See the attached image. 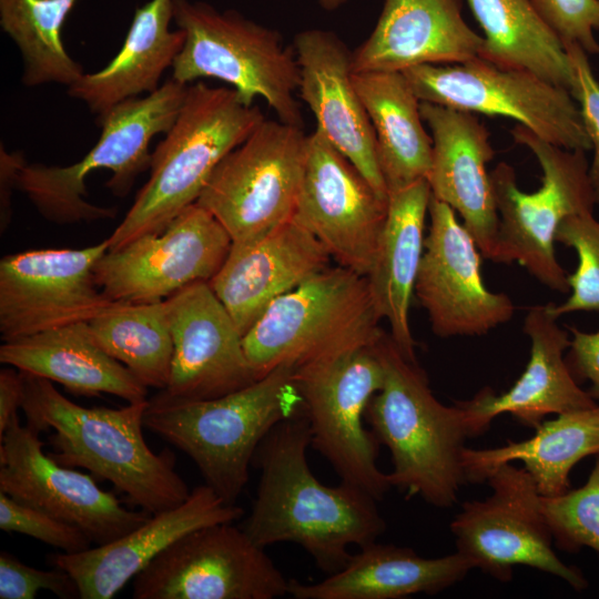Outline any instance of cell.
Returning <instances> with one entry per match:
<instances>
[{"label":"cell","mask_w":599,"mask_h":599,"mask_svg":"<svg viewBox=\"0 0 599 599\" xmlns=\"http://www.w3.org/2000/svg\"><path fill=\"white\" fill-rule=\"evenodd\" d=\"M294 379L311 446L331 464L341 483L383 499L393 487L388 474L377 466L380 444L364 425L367 405L385 379L376 344L294 369Z\"/></svg>","instance_id":"30bf717a"},{"label":"cell","mask_w":599,"mask_h":599,"mask_svg":"<svg viewBox=\"0 0 599 599\" xmlns=\"http://www.w3.org/2000/svg\"><path fill=\"white\" fill-rule=\"evenodd\" d=\"M557 321L547 305L530 307L522 328L530 339V355L520 377L500 395L486 387L471 399L458 402L466 413L469 437L484 434L504 413L535 429L547 415L598 404L579 386L567 364L570 334Z\"/></svg>","instance_id":"d4e9b609"},{"label":"cell","mask_w":599,"mask_h":599,"mask_svg":"<svg viewBox=\"0 0 599 599\" xmlns=\"http://www.w3.org/2000/svg\"><path fill=\"white\" fill-rule=\"evenodd\" d=\"M95 343L146 387L164 389L173 358L165 301L112 302L88 322Z\"/></svg>","instance_id":"836d02e7"},{"label":"cell","mask_w":599,"mask_h":599,"mask_svg":"<svg viewBox=\"0 0 599 599\" xmlns=\"http://www.w3.org/2000/svg\"><path fill=\"white\" fill-rule=\"evenodd\" d=\"M173 358L159 403L212 399L256 380L243 335L209 282L193 283L165 300Z\"/></svg>","instance_id":"ffe728a7"},{"label":"cell","mask_w":599,"mask_h":599,"mask_svg":"<svg viewBox=\"0 0 599 599\" xmlns=\"http://www.w3.org/2000/svg\"><path fill=\"white\" fill-rule=\"evenodd\" d=\"M173 0H150L135 9L123 44L101 70L84 73L68 94L101 115L116 104L160 88V80L184 43V32L171 30Z\"/></svg>","instance_id":"f546056e"},{"label":"cell","mask_w":599,"mask_h":599,"mask_svg":"<svg viewBox=\"0 0 599 599\" xmlns=\"http://www.w3.org/2000/svg\"><path fill=\"white\" fill-rule=\"evenodd\" d=\"M23 155L19 152H8L3 145L0 148V229L6 231L12 215L11 195L18 189L19 173L26 164Z\"/></svg>","instance_id":"7bdbcfd3"},{"label":"cell","mask_w":599,"mask_h":599,"mask_svg":"<svg viewBox=\"0 0 599 599\" xmlns=\"http://www.w3.org/2000/svg\"><path fill=\"white\" fill-rule=\"evenodd\" d=\"M321 7L327 11H333L343 6L346 0H318Z\"/></svg>","instance_id":"f6af8a7d"},{"label":"cell","mask_w":599,"mask_h":599,"mask_svg":"<svg viewBox=\"0 0 599 599\" xmlns=\"http://www.w3.org/2000/svg\"><path fill=\"white\" fill-rule=\"evenodd\" d=\"M311 433L305 414L278 423L258 445L252 466L260 471L256 497L242 526L261 547L293 542L326 575L341 570L351 546L374 542L386 530L376 500L341 483L322 484L307 460Z\"/></svg>","instance_id":"6da1fadb"},{"label":"cell","mask_w":599,"mask_h":599,"mask_svg":"<svg viewBox=\"0 0 599 599\" xmlns=\"http://www.w3.org/2000/svg\"><path fill=\"white\" fill-rule=\"evenodd\" d=\"M81 0H0V27L22 59L21 83L71 87L83 74L82 65L67 51L61 30Z\"/></svg>","instance_id":"e575fe53"},{"label":"cell","mask_w":599,"mask_h":599,"mask_svg":"<svg viewBox=\"0 0 599 599\" xmlns=\"http://www.w3.org/2000/svg\"><path fill=\"white\" fill-rule=\"evenodd\" d=\"M573 70L571 95L578 103L582 122L593 150L589 176L596 203L599 204V82L591 69L588 54L576 43L564 45Z\"/></svg>","instance_id":"60d3db41"},{"label":"cell","mask_w":599,"mask_h":599,"mask_svg":"<svg viewBox=\"0 0 599 599\" xmlns=\"http://www.w3.org/2000/svg\"><path fill=\"white\" fill-rule=\"evenodd\" d=\"M0 362L57 382L77 395L105 393L128 403L148 400V387L95 343L88 322L3 342Z\"/></svg>","instance_id":"f1b7e54d"},{"label":"cell","mask_w":599,"mask_h":599,"mask_svg":"<svg viewBox=\"0 0 599 599\" xmlns=\"http://www.w3.org/2000/svg\"><path fill=\"white\" fill-rule=\"evenodd\" d=\"M232 238L196 202L159 232L108 250L94 276L113 302H161L196 282H210L224 263Z\"/></svg>","instance_id":"9a60e30c"},{"label":"cell","mask_w":599,"mask_h":599,"mask_svg":"<svg viewBox=\"0 0 599 599\" xmlns=\"http://www.w3.org/2000/svg\"><path fill=\"white\" fill-rule=\"evenodd\" d=\"M567 329L570 334L567 364L578 383H589L587 392L599 402V331L583 332L575 326Z\"/></svg>","instance_id":"b9f144b4"},{"label":"cell","mask_w":599,"mask_h":599,"mask_svg":"<svg viewBox=\"0 0 599 599\" xmlns=\"http://www.w3.org/2000/svg\"><path fill=\"white\" fill-rule=\"evenodd\" d=\"M40 430L18 415L0 437V491L81 529L95 545L111 542L151 514L122 506L91 475L63 466L43 450Z\"/></svg>","instance_id":"e0dca14e"},{"label":"cell","mask_w":599,"mask_h":599,"mask_svg":"<svg viewBox=\"0 0 599 599\" xmlns=\"http://www.w3.org/2000/svg\"><path fill=\"white\" fill-rule=\"evenodd\" d=\"M387 201L318 130L307 135L294 220L317 238L337 265L367 276Z\"/></svg>","instance_id":"ac0fdd59"},{"label":"cell","mask_w":599,"mask_h":599,"mask_svg":"<svg viewBox=\"0 0 599 599\" xmlns=\"http://www.w3.org/2000/svg\"><path fill=\"white\" fill-rule=\"evenodd\" d=\"M465 0H385L369 37L352 52L353 72H403L478 58L483 35L463 16Z\"/></svg>","instance_id":"484cf974"},{"label":"cell","mask_w":599,"mask_h":599,"mask_svg":"<svg viewBox=\"0 0 599 599\" xmlns=\"http://www.w3.org/2000/svg\"><path fill=\"white\" fill-rule=\"evenodd\" d=\"M556 242L572 248L578 264L568 274L570 295L560 305L547 304L548 311L557 318L572 312H599V221L593 212L564 219Z\"/></svg>","instance_id":"8d00e7d4"},{"label":"cell","mask_w":599,"mask_h":599,"mask_svg":"<svg viewBox=\"0 0 599 599\" xmlns=\"http://www.w3.org/2000/svg\"><path fill=\"white\" fill-rule=\"evenodd\" d=\"M491 494L465 501L450 522L456 551L475 569L502 582L515 566H527L562 579L577 591L588 587L583 573L566 565L554 549V537L541 508V495L524 467L507 463L487 478Z\"/></svg>","instance_id":"7c38bea8"},{"label":"cell","mask_w":599,"mask_h":599,"mask_svg":"<svg viewBox=\"0 0 599 599\" xmlns=\"http://www.w3.org/2000/svg\"><path fill=\"white\" fill-rule=\"evenodd\" d=\"M242 515V508L226 504L204 484L179 506L151 515L120 538L77 554H51L48 562L74 579L81 599H111L182 536L204 526L234 522Z\"/></svg>","instance_id":"603a6c76"},{"label":"cell","mask_w":599,"mask_h":599,"mask_svg":"<svg viewBox=\"0 0 599 599\" xmlns=\"http://www.w3.org/2000/svg\"><path fill=\"white\" fill-rule=\"evenodd\" d=\"M173 21L184 32V43L172 64V80L186 85L202 78L221 80L245 105L263 98L277 120L303 128L295 97L296 52L277 30L235 10L191 0H173Z\"/></svg>","instance_id":"ba28073f"},{"label":"cell","mask_w":599,"mask_h":599,"mask_svg":"<svg viewBox=\"0 0 599 599\" xmlns=\"http://www.w3.org/2000/svg\"><path fill=\"white\" fill-rule=\"evenodd\" d=\"M172 79L143 98L123 101L98 115L101 134L92 149L70 165L26 163L19 173L22 191L48 221L58 224L113 219L116 209L87 200V176L100 169L111 171L105 183L116 196H125L136 177L150 169V143L174 123L187 90Z\"/></svg>","instance_id":"52a82bcc"},{"label":"cell","mask_w":599,"mask_h":599,"mask_svg":"<svg viewBox=\"0 0 599 599\" xmlns=\"http://www.w3.org/2000/svg\"><path fill=\"white\" fill-rule=\"evenodd\" d=\"M420 101L474 114L502 115L568 150H591L571 93L536 74L476 58L458 64H420L402 72Z\"/></svg>","instance_id":"4fadbf2b"},{"label":"cell","mask_w":599,"mask_h":599,"mask_svg":"<svg viewBox=\"0 0 599 599\" xmlns=\"http://www.w3.org/2000/svg\"><path fill=\"white\" fill-rule=\"evenodd\" d=\"M535 430L526 440L495 448L465 447L461 463L466 481L484 483L499 466L520 460L541 496L565 494L571 488L569 476L573 466L588 456L599 455V404L559 414Z\"/></svg>","instance_id":"4dcf8cb0"},{"label":"cell","mask_w":599,"mask_h":599,"mask_svg":"<svg viewBox=\"0 0 599 599\" xmlns=\"http://www.w3.org/2000/svg\"><path fill=\"white\" fill-rule=\"evenodd\" d=\"M366 276L328 266L276 298L243 336L256 379L376 344L384 335Z\"/></svg>","instance_id":"8992f818"},{"label":"cell","mask_w":599,"mask_h":599,"mask_svg":"<svg viewBox=\"0 0 599 599\" xmlns=\"http://www.w3.org/2000/svg\"><path fill=\"white\" fill-rule=\"evenodd\" d=\"M306 145L302 126L265 119L217 164L196 203L233 243L265 235L294 217Z\"/></svg>","instance_id":"8fae6325"},{"label":"cell","mask_w":599,"mask_h":599,"mask_svg":"<svg viewBox=\"0 0 599 599\" xmlns=\"http://www.w3.org/2000/svg\"><path fill=\"white\" fill-rule=\"evenodd\" d=\"M370 120L380 173L392 192L427 180L432 135L424 126L420 100L402 72H353Z\"/></svg>","instance_id":"1f68e13d"},{"label":"cell","mask_w":599,"mask_h":599,"mask_svg":"<svg viewBox=\"0 0 599 599\" xmlns=\"http://www.w3.org/2000/svg\"><path fill=\"white\" fill-rule=\"evenodd\" d=\"M264 120L232 88L189 84L174 123L152 152L146 183L106 238L109 250L161 231L195 203L217 164Z\"/></svg>","instance_id":"5b68a950"},{"label":"cell","mask_w":599,"mask_h":599,"mask_svg":"<svg viewBox=\"0 0 599 599\" xmlns=\"http://www.w3.org/2000/svg\"><path fill=\"white\" fill-rule=\"evenodd\" d=\"M341 570L315 583L288 581L295 599H403L418 593L437 595L461 581L475 569L465 556L426 558L412 548L378 544L359 548Z\"/></svg>","instance_id":"4316f807"},{"label":"cell","mask_w":599,"mask_h":599,"mask_svg":"<svg viewBox=\"0 0 599 599\" xmlns=\"http://www.w3.org/2000/svg\"><path fill=\"white\" fill-rule=\"evenodd\" d=\"M541 508L558 549L577 552L587 547L599 552V455L581 487L541 496Z\"/></svg>","instance_id":"d590c367"},{"label":"cell","mask_w":599,"mask_h":599,"mask_svg":"<svg viewBox=\"0 0 599 599\" xmlns=\"http://www.w3.org/2000/svg\"><path fill=\"white\" fill-rule=\"evenodd\" d=\"M331 258L293 217L255 240L232 242L209 283L244 336L276 298L328 267Z\"/></svg>","instance_id":"cb8c5ba5"},{"label":"cell","mask_w":599,"mask_h":599,"mask_svg":"<svg viewBox=\"0 0 599 599\" xmlns=\"http://www.w3.org/2000/svg\"><path fill=\"white\" fill-rule=\"evenodd\" d=\"M432 197L427 180L388 193L387 214L367 281L390 337L403 354L416 361L409 306L424 253V229Z\"/></svg>","instance_id":"83f0119b"},{"label":"cell","mask_w":599,"mask_h":599,"mask_svg":"<svg viewBox=\"0 0 599 599\" xmlns=\"http://www.w3.org/2000/svg\"><path fill=\"white\" fill-rule=\"evenodd\" d=\"M39 590H49L59 598H80L74 579L53 567L42 570L21 562L10 552H0V599H33Z\"/></svg>","instance_id":"ab89813d"},{"label":"cell","mask_w":599,"mask_h":599,"mask_svg":"<svg viewBox=\"0 0 599 599\" xmlns=\"http://www.w3.org/2000/svg\"><path fill=\"white\" fill-rule=\"evenodd\" d=\"M21 375L27 424L40 432L53 429L49 455L59 464L84 468L95 479L111 483L151 515L189 497L191 490L175 470L174 455L169 449L153 451L143 437L149 399L121 408L84 407L63 396L51 380Z\"/></svg>","instance_id":"7a4b0ae2"},{"label":"cell","mask_w":599,"mask_h":599,"mask_svg":"<svg viewBox=\"0 0 599 599\" xmlns=\"http://www.w3.org/2000/svg\"><path fill=\"white\" fill-rule=\"evenodd\" d=\"M293 47L300 67L298 95L314 114L316 130L387 200L375 133L353 81L352 52L337 34L322 29L298 32Z\"/></svg>","instance_id":"44dd1931"},{"label":"cell","mask_w":599,"mask_h":599,"mask_svg":"<svg viewBox=\"0 0 599 599\" xmlns=\"http://www.w3.org/2000/svg\"><path fill=\"white\" fill-rule=\"evenodd\" d=\"M23 395V379L17 368H2L0 370V437L3 436L17 410L21 407Z\"/></svg>","instance_id":"ee69618b"},{"label":"cell","mask_w":599,"mask_h":599,"mask_svg":"<svg viewBox=\"0 0 599 599\" xmlns=\"http://www.w3.org/2000/svg\"><path fill=\"white\" fill-rule=\"evenodd\" d=\"M385 369L382 388L369 400L365 422L392 457V487L449 508L466 484L461 457L469 437L458 402L441 404L432 393L417 361L407 358L390 335L376 343Z\"/></svg>","instance_id":"3957f363"},{"label":"cell","mask_w":599,"mask_h":599,"mask_svg":"<svg viewBox=\"0 0 599 599\" xmlns=\"http://www.w3.org/2000/svg\"><path fill=\"white\" fill-rule=\"evenodd\" d=\"M305 414L294 368L278 367L252 384L204 400L149 399L144 426L184 451L205 484L235 505L250 477L254 454L281 422Z\"/></svg>","instance_id":"277c9868"},{"label":"cell","mask_w":599,"mask_h":599,"mask_svg":"<svg viewBox=\"0 0 599 599\" xmlns=\"http://www.w3.org/2000/svg\"><path fill=\"white\" fill-rule=\"evenodd\" d=\"M0 528L6 532L30 536L64 554L88 550L92 544L78 527L19 502L2 491H0Z\"/></svg>","instance_id":"74e56055"},{"label":"cell","mask_w":599,"mask_h":599,"mask_svg":"<svg viewBox=\"0 0 599 599\" xmlns=\"http://www.w3.org/2000/svg\"><path fill=\"white\" fill-rule=\"evenodd\" d=\"M539 16L562 44L576 43L599 55V0H531Z\"/></svg>","instance_id":"f35d334b"},{"label":"cell","mask_w":599,"mask_h":599,"mask_svg":"<svg viewBox=\"0 0 599 599\" xmlns=\"http://www.w3.org/2000/svg\"><path fill=\"white\" fill-rule=\"evenodd\" d=\"M420 113L433 140L432 196L460 214L483 256L493 261L499 216L487 171L495 156L490 133L470 112L422 101Z\"/></svg>","instance_id":"7402d4cb"},{"label":"cell","mask_w":599,"mask_h":599,"mask_svg":"<svg viewBox=\"0 0 599 599\" xmlns=\"http://www.w3.org/2000/svg\"><path fill=\"white\" fill-rule=\"evenodd\" d=\"M108 240L84 248H42L0 261V334L3 342L89 322L111 301L94 276Z\"/></svg>","instance_id":"2e32d148"},{"label":"cell","mask_w":599,"mask_h":599,"mask_svg":"<svg viewBox=\"0 0 599 599\" xmlns=\"http://www.w3.org/2000/svg\"><path fill=\"white\" fill-rule=\"evenodd\" d=\"M510 133L536 156L542 183L536 192L526 193L519 190L515 169L508 163L499 162L490 171L499 216L493 262H517L547 287L567 293L568 274L556 258L554 244L564 219L593 212L597 204L586 151L560 148L521 124Z\"/></svg>","instance_id":"9c48e42d"},{"label":"cell","mask_w":599,"mask_h":599,"mask_svg":"<svg viewBox=\"0 0 599 599\" xmlns=\"http://www.w3.org/2000/svg\"><path fill=\"white\" fill-rule=\"evenodd\" d=\"M234 522L182 536L133 580L134 599H275L288 581L264 547Z\"/></svg>","instance_id":"5bb4252c"},{"label":"cell","mask_w":599,"mask_h":599,"mask_svg":"<svg viewBox=\"0 0 599 599\" xmlns=\"http://www.w3.org/2000/svg\"><path fill=\"white\" fill-rule=\"evenodd\" d=\"M430 225L415 283V294L439 337L481 336L508 322L515 305L488 290L481 252L455 211L430 197Z\"/></svg>","instance_id":"d6986e66"},{"label":"cell","mask_w":599,"mask_h":599,"mask_svg":"<svg viewBox=\"0 0 599 599\" xmlns=\"http://www.w3.org/2000/svg\"><path fill=\"white\" fill-rule=\"evenodd\" d=\"M483 31L478 57L502 69L528 71L571 92L567 51L531 0H466Z\"/></svg>","instance_id":"d6a6232c"}]
</instances>
